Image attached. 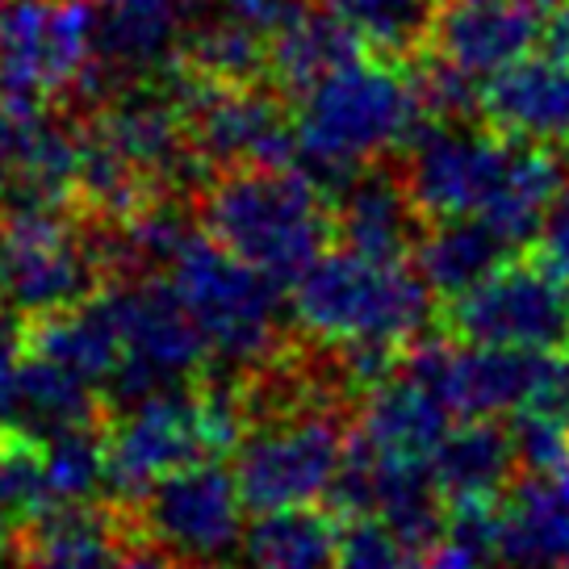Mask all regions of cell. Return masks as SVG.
<instances>
[{
    "mask_svg": "<svg viewBox=\"0 0 569 569\" xmlns=\"http://www.w3.org/2000/svg\"><path fill=\"white\" fill-rule=\"evenodd\" d=\"M180 59L197 71V80L256 84V76L268 71V38L213 13L201 26L184 30V54Z\"/></svg>",
    "mask_w": 569,
    "mask_h": 569,
    "instance_id": "obj_28",
    "label": "cell"
},
{
    "mask_svg": "<svg viewBox=\"0 0 569 569\" xmlns=\"http://www.w3.org/2000/svg\"><path fill=\"white\" fill-rule=\"evenodd\" d=\"M106 256L59 206H18L0 218V302L18 319H42L101 293Z\"/></svg>",
    "mask_w": 569,
    "mask_h": 569,
    "instance_id": "obj_7",
    "label": "cell"
},
{
    "mask_svg": "<svg viewBox=\"0 0 569 569\" xmlns=\"http://www.w3.org/2000/svg\"><path fill=\"white\" fill-rule=\"evenodd\" d=\"M0 193H4V184H0Z\"/></svg>",
    "mask_w": 569,
    "mask_h": 569,
    "instance_id": "obj_40",
    "label": "cell"
},
{
    "mask_svg": "<svg viewBox=\"0 0 569 569\" xmlns=\"http://www.w3.org/2000/svg\"><path fill=\"white\" fill-rule=\"evenodd\" d=\"M101 9H126V4H184V0H97Z\"/></svg>",
    "mask_w": 569,
    "mask_h": 569,
    "instance_id": "obj_34",
    "label": "cell"
},
{
    "mask_svg": "<svg viewBox=\"0 0 569 569\" xmlns=\"http://www.w3.org/2000/svg\"><path fill=\"white\" fill-rule=\"evenodd\" d=\"M352 30L339 21L331 4H302L293 18L284 21L277 34L268 38V76L284 84L289 92H302L319 76L339 68L343 59L356 54Z\"/></svg>",
    "mask_w": 569,
    "mask_h": 569,
    "instance_id": "obj_26",
    "label": "cell"
},
{
    "mask_svg": "<svg viewBox=\"0 0 569 569\" xmlns=\"http://www.w3.org/2000/svg\"><path fill=\"white\" fill-rule=\"evenodd\" d=\"M101 390L71 373L51 356L18 343L13 352V377H9V427L34 431V436H59L71 427H101L109 419Z\"/></svg>",
    "mask_w": 569,
    "mask_h": 569,
    "instance_id": "obj_20",
    "label": "cell"
},
{
    "mask_svg": "<svg viewBox=\"0 0 569 569\" xmlns=\"http://www.w3.org/2000/svg\"><path fill=\"white\" fill-rule=\"evenodd\" d=\"M348 448V427L336 398L327 390H306L281 398L264 423L243 431L234 448V481L251 511H277V507H306L319 502Z\"/></svg>",
    "mask_w": 569,
    "mask_h": 569,
    "instance_id": "obj_5",
    "label": "cell"
},
{
    "mask_svg": "<svg viewBox=\"0 0 569 569\" xmlns=\"http://www.w3.org/2000/svg\"><path fill=\"white\" fill-rule=\"evenodd\" d=\"M142 545L130 502H63L13 532L18 569H118Z\"/></svg>",
    "mask_w": 569,
    "mask_h": 569,
    "instance_id": "obj_13",
    "label": "cell"
},
{
    "mask_svg": "<svg viewBox=\"0 0 569 569\" xmlns=\"http://www.w3.org/2000/svg\"><path fill=\"white\" fill-rule=\"evenodd\" d=\"M21 343L68 365L71 373L92 381L101 398H106V381L122 365V336H118V322L109 315L106 293H92L89 302L30 319L21 331Z\"/></svg>",
    "mask_w": 569,
    "mask_h": 569,
    "instance_id": "obj_23",
    "label": "cell"
},
{
    "mask_svg": "<svg viewBox=\"0 0 569 569\" xmlns=\"http://www.w3.org/2000/svg\"><path fill=\"white\" fill-rule=\"evenodd\" d=\"M495 130L536 147H569V54H523L481 84Z\"/></svg>",
    "mask_w": 569,
    "mask_h": 569,
    "instance_id": "obj_16",
    "label": "cell"
},
{
    "mask_svg": "<svg viewBox=\"0 0 569 569\" xmlns=\"http://www.w3.org/2000/svg\"><path fill=\"white\" fill-rule=\"evenodd\" d=\"M331 569H427V552L373 516L348 519Z\"/></svg>",
    "mask_w": 569,
    "mask_h": 569,
    "instance_id": "obj_29",
    "label": "cell"
},
{
    "mask_svg": "<svg viewBox=\"0 0 569 569\" xmlns=\"http://www.w3.org/2000/svg\"><path fill=\"white\" fill-rule=\"evenodd\" d=\"M184 4H126L97 18V76L151 80L184 54ZM89 80V89H92Z\"/></svg>",
    "mask_w": 569,
    "mask_h": 569,
    "instance_id": "obj_21",
    "label": "cell"
},
{
    "mask_svg": "<svg viewBox=\"0 0 569 569\" xmlns=\"http://www.w3.org/2000/svg\"><path fill=\"white\" fill-rule=\"evenodd\" d=\"M540 38V13L523 0H452L440 9L431 42L436 59L486 84Z\"/></svg>",
    "mask_w": 569,
    "mask_h": 569,
    "instance_id": "obj_15",
    "label": "cell"
},
{
    "mask_svg": "<svg viewBox=\"0 0 569 569\" xmlns=\"http://www.w3.org/2000/svg\"><path fill=\"white\" fill-rule=\"evenodd\" d=\"M80 177V130L51 106L0 101V184L18 206H63Z\"/></svg>",
    "mask_w": 569,
    "mask_h": 569,
    "instance_id": "obj_14",
    "label": "cell"
},
{
    "mask_svg": "<svg viewBox=\"0 0 569 569\" xmlns=\"http://www.w3.org/2000/svg\"><path fill=\"white\" fill-rule=\"evenodd\" d=\"M495 561L507 569H569V469L511 481L498 498Z\"/></svg>",
    "mask_w": 569,
    "mask_h": 569,
    "instance_id": "obj_18",
    "label": "cell"
},
{
    "mask_svg": "<svg viewBox=\"0 0 569 569\" xmlns=\"http://www.w3.org/2000/svg\"><path fill=\"white\" fill-rule=\"evenodd\" d=\"M184 130L197 160L222 172L277 168L298 156L293 113H284L256 84L197 80V89H184Z\"/></svg>",
    "mask_w": 569,
    "mask_h": 569,
    "instance_id": "obj_12",
    "label": "cell"
},
{
    "mask_svg": "<svg viewBox=\"0 0 569 569\" xmlns=\"http://www.w3.org/2000/svg\"><path fill=\"white\" fill-rule=\"evenodd\" d=\"M445 327L465 343L561 348L569 339L566 277L549 260H507L445 302Z\"/></svg>",
    "mask_w": 569,
    "mask_h": 569,
    "instance_id": "obj_10",
    "label": "cell"
},
{
    "mask_svg": "<svg viewBox=\"0 0 569 569\" xmlns=\"http://www.w3.org/2000/svg\"><path fill=\"white\" fill-rule=\"evenodd\" d=\"M360 47L381 59H407L431 42L440 0H327Z\"/></svg>",
    "mask_w": 569,
    "mask_h": 569,
    "instance_id": "obj_27",
    "label": "cell"
},
{
    "mask_svg": "<svg viewBox=\"0 0 569 569\" xmlns=\"http://www.w3.org/2000/svg\"><path fill=\"white\" fill-rule=\"evenodd\" d=\"M331 213H336V239L343 248L381 260H407L419 234L427 231V218L415 206L407 180L381 172L373 163L336 184Z\"/></svg>",
    "mask_w": 569,
    "mask_h": 569,
    "instance_id": "obj_17",
    "label": "cell"
},
{
    "mask_svg": "<svg viewBox=\"0 0 569 569\" xmlns=\"http://www.w3.org/2000/svg\"><path fill=\"white\" fill-rule=\"evenodd\" d=\"M168 284L193 315L210 356L231 369H264L281 352V284L193 231L168 264Z\"/></svg>",
    "mask_w": 569,
    "mask_h": 569,
    "instance_id": "obj_6",
    "label": "cell"
},
{
    "mask_svg": "<svg viewBox=\"0 0 569 569\" xmlns=\"http://www.w3.org/2000/svg\"><path fill=\"white\" fill-rule=\"evenodd\" d=\"M566 298H569V277H566Z\"/></svg>",
    "mask_w": 569,
    "mask_h": 569,
    "instance_id": "obj_39",
    "label": "cell"
},
{
    "mask_svg": "<svg viewBox=\"0 0 569 569\" xmlns=\"http://www.w3.org/2000/svg\"><path fill=\"white\" fill-rule=\"evenodd\" d=\"M134 519L147 545H160L177 561H218L243 545V511L234 473L218 461L189 465L180 473L160 478L134 502Z\"/></svg>",
    "mask_w": 569,
    "mask_h": 569,
    "instance_id": "obj_11",
    "label": "cell"
},
{
    "mask_svg": "<svg viewBox=\"0 0 569 569\" xmlns=\"http://www.w3.org/2000/svg\"><path fill=\"white\" fill-rule=\"evenodd\" d=\"M101 293L122 336V365L106 381L109 407L122 410L147 393L184 386L197 381V373H206V365L213 360L210 343L172 284L151 277H122Z\"/></svg>",
    "mask_w": 569,
    "mask_h": 569,
    "instance_id": "obj_8",
    "label": "cell"
},
{
    "mask_svg": "<svg viewBox=\"0 0 569 569\" xmlns=\"http://www.w3.org/2000/svg\"><path fill=\"white\" fill-rule=\"evenodd\" d=\"M118 569H180V561L172 552H163L160 545H147V540H142L139 549L126 552V561Z\"/></svg>",
    "mask_w": 569,
    "mask_h": 569,
    "instance_id": "obj_32",
    "label": "cell"
},
{
    "mask_svg": "<svg viewBox=\"0 0 569 569\" xmlns=\"http://www.w3.org/2000/svg\"><path fill=\"white\" fill-rule=\"evenodd\" d=\"M9 545H13V523L4 519V511H0V557L9 552Z\"/></svg>",
    "mask_w": 569,
    "mask_h": 569,
    "instance_id": "obj_35",
    "label": "cell"
},
{
    "mask_svg": "<svg viewBox=\"0 0 569 569\" xmlns=\"http://www.w3.org/2000/svg\"><path fill=\"white\" fill-rule=\"evenodd\" d=\"M540 234H545V260H549L561 277H569V184L557 193Z\"/></svg>",
    "mask_w": 569,
    "mask_h": 569,
    "instance_id": "obj_31",
    "label": "cell"
},
{
    "mask_svg": "<svg viewBox=\"0 0 569 569\" xmlns=\"http://www.w3.org/2000/svg\"><path fill=\"white\" fill-rule=\"evenodd\" d=\"M293 319L322 343H398L407 348L431 322V289L407 260L365 251H322L293 284Z\"/></svg>",
    "mask_w": 569,
    "mask_h": 569,
    "instance_id": "obj_4",
    "label": "cell"
},
{
    "mask_svg": "<svg viewBox=\"0 0 569 569\" xmlns=\"http://www.w3.org/2000/svg\"><path fill=\"white\" fill-rule=\"evenodd\" d=\"M511 251L516 243L486 218H436L415 243V268L427 289L448 302L507 264Z\"/></svg>",
    "mask_w": 569,
    "mask_h": 569,
    "instance_id": "obj_22",
    "label": "cell"
},
{
    "mask_svg": "<svg viewBox=\"0 0 569 569\" xmlns=\"http://www.w3.org/2000/svg\"><path fill=\"white\" fill-rule=\"evenodd\" d=\"M549 47L552 51L569 54V0L552 4V21H549Z\"/></svg>",
    "mask_w": 569,
    "mask_h": 569,
    "instance_id": "obj_33",
    "label": "cell"
},
{
    "mask_svg": "<svg viewBox=\"0 0 569 569\" xmlns=\"http://www.w3.org/2000/svg\"><path fill=\"white\" fill-rule=\"evenodd\" d=\"M9 4H13V0H0V13H4V9H9Z\"/></svg>",
    "mask_w": 569,
    "mask_h": 569,
    "instance_id": "obj_38",
    "label": "cell"
},
{
    "mask_svg": "<svg viewBox=\"0 0 569 569\" xmlns=\"http://www.w3.org/2000/svg\"><path fill=\"white\" fill-rule=\"evenodd\" d=\"M201 231L284 289L336 239V213L306 168H231L201 193Z\"/></svg>",
    "mask_w": 569,
    "mask_h": 569,
    "instance_id": "obj_3",
    "label": "cell"
},
{
    "mask_svg": "<svg viewBox=\"0 0 569 569\" xmlns=\"http://www.w3.org/2000/svg\"><path fill=\"white\" fill-rule=\"evenodd\" d=\"M402 180L423 218H486L516 248L545 231L561 193V168L549 147L461 122L419 130Z\"/></svg>",
    "mask_w": 569,
    "mask_h": 569,
    "instance_id": "obj_1",
    "label": "cell"
},
{
    "mask_svg": "<svg viewBox=\"0 0 569 569\" xmlns=\"http://www.w3.org/2000/svg\"><path fill=\"white\" fill-rule=\"evenodd\" d=\"M431 469L448 498H498L516 481V440L495 419H461L436 448Z\"/></svg>",
    "mask_w": 569,
    "mask_h": 569,
    "instance_id": "obj_25",
    "label": "cell"
},
{
    "mask_svg": "<svg viewBox=\"0 0 569 569\" xmlns=\"http://www.w3.org/2000/svg\"><path fill=\"white\" fill-rule=\"evenodd\" d=\"M97 13L84 0H13L0 13V101L54 106L89 92Z\"/></svg>",
    "mask_w": 569,
    "mask_h": 569,
    "instance_id": "obj_9",
    "label": "cell"
},
{
    "mask_svg": "<svg viewBox=\"0 0 569 569\" xmlns=\"http://www.w3.org/2000/svg\"><path fill=\"white\" fill-rule=\"evenodd\" d=\"M423 118L427 106L415 76H402L386 59L352 54L298 92V160L331 193V184H343L381 156L410 147Z\"/></svg>",
    "mask_w": 569,
    "mask_h": 569,
    "instance_id": "obj_2",
    "label": "cell"
},
{
    "mask_svg": "<svg viewBox=\"0 0 569 569\" xmlns=\"http://www.w3.org/2000/svg\"><path fill=\"white\" fill-rule=\"evenodd\" d=\"M180 569H231V566L218 557V561H180Z\"/></svg>",
    "mask_w": 569,
    "mask_h": 569,
    "instance_id": "obj_36",
    "label": "cell"
},
{
    "mask_svg": "<svg viewBox=\"0 0 569 569\" xmlns=\"http://www.w3.org/2000/svg\"><path fill=\"white\" fill-rule=\"evenodd\" d=\"M343 536V516L331 507H277L256 511L243 528L248 569H331Z\"/></svg>",
    "mask_w": 569,
    "mask_h": 569,
    "instance_id": "obj_24",
    "label": "cell"
},
{
    "mask_svg": "<svg viewBox=\"0 0 569 569\" xmlns=\"http://www.w3.org/2000/svg\"><path fill=\"white\" fill-rule=\"evenodd\" d=\"M452 410L440 393L415 373L398 369L393 377L377 381L360 402V423L356 436L381 457H402V461H431L436 448L445 445L452 431Z\"/></svg>",
    "mask_w": 569,
    "mask_h": 569,
    "instance_id": "obj_19",
    "label": "cell"
},
{
    "mask_svg": "<svg viewBox=\"0 0 569 569\" xmlns=\"http://www.w3.org/2000/svg\"><path fill=\"white\" fill-rule=\"evenodd\" d=\"M302 4H310V0H210V9L218 18H231L264 38L277 34Z\"/></svg>",
    "mask_w": 569,
    "mask_h": 569,
    "instance_id": "obj_30",
    "label": "cell"
},
{
    "mask_svg": "<svg viewBox=\"0 0 569 569\" xmlns=\"http://www.w3.org/2000/svg\"><path fill=\"white\" fill-rule=\"evenodd\" d=\"M523 4H532L536 13H540V9H552V4H561V0H523Z\"/></svg>",
    "mask_w": 569,
    "mask_h": 569,
    "instance_id": "obj_37",
    "label": "cell"
}]
</instances>
